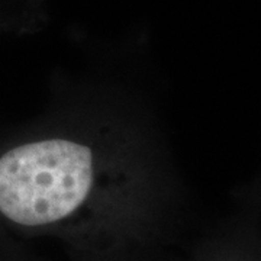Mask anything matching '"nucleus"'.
<instances>
[{
  "mask_svg": "<svg viewBox=\"0 0 261 261\" xmlns=\"http://www.w3.org/2000/svg\"><path fill=\"white\" fill-rule=\"evenodd\" d=\"M183 181L154 113L116 84H84L41 134L0 154V222L70 252L168 247Z\"/></svg>",
  "mask_w": 261,
  "mask_h": 261,
  "instance_id": "1",
  "label": "nucleus"
},
{
  "mask_svg": "<svg viewBox=\"0 0 261 261\" xmlns=\"http://www.w3.org/2000/svg\"><path fill=\"white\" fill-rule=\"evenodd\" d=\"M71 261H176L167 247H118L96 251L70 252Z\"/></svg>",
  "mask_w": 261,
  "mask_h": 261,
  "instance_id": "2",
  "label": "nucleus"
},
{
  "mask_svg": "<svg viewBox=\"0 0 261 261\" xmlns=\"http://www.w3.org/2000/svg\"><path fill=\"white\" fill-rule=\"evenodd\" d=\"M180 261H260L243 251H235L229 245L205 243L197 245L186 260Z\"/></svg>",
  "mask_w": 261,
  "mask_h": 261,
  "instance_id": "3",
  "label": "nucleus"
},
{
  "mask_svg": "<svg viewBox=\"0 0 261 261\" xmlns=\"http://www.w3.org/2000/svg\"><path fill=\"white\" fill-rule=\"evenodd\" d=\"M0 261H39L28 252L20 250L18 245L0 240Z\"/></svg>",
  "mask_w": 261,
  "mask_h": 261,
  "instance_id": "4",
  "label": "nucleus"
}]
</instances>
